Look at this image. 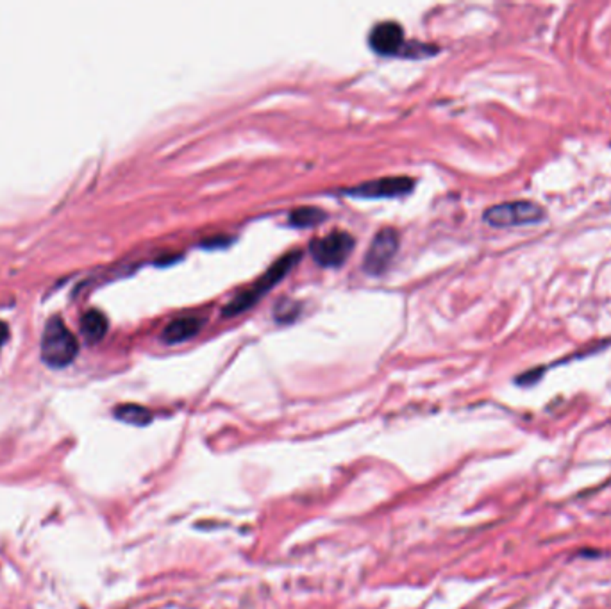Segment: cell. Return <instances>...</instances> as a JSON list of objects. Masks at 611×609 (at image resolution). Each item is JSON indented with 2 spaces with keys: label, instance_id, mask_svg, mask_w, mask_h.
Returning <instances> with one entry per match:
<instances>
[{
  "label": "cell",
  "instance_id": "1",
  "mask_svg": "<svg viewBox=\"0 0 611 609\" xmlns=\"http://www.w3.org/2000/svg\"><path fill=\"white\" fill-rule=\"evenodd\" d=\"M300 255H302V252L300 251H293L284 254L279 261H276V263L272 265V267L261 275L260 279L254 281L251 286L245 288V290H241L240 293H236L234 297H232L231 302L224 307V315L236 316L240 315V313H244L245 309H248V307L254 306V304H256L265 293H268L272 288L276 286V284L283 279L288 272L292 270V268L299 263Z\"/></svg>",
  "mask_w": 611,
  "mask_h": 609
},
{
  "label": "cell",
  "instance_id": "2",
  "mask_svg": "<svg viewBox=\"0 0 611 609\" xmlns=\"http://www.w3.org/2000/svg\"><path fill=\"white\" fill-rule=\"evenodd\" d=\"M79 352V342L59 315L47 320L41 336V358L48 367H66Z\"/></svg>",
  "mask_w": 611,
  "mask_h": 609
},
{
  "label": "cell",
  "instance_id": "3",
  "mask_svg": "<svg viewBox=\"0 0 611 609\" xmlns=\"http://www.w3.org/2000/svg\"><path fill=\"white\" fill-rule=\"evenodd\" d=\"M545 218V211L540 204L533 200H515V202H504L497 206L488 207L484 211L483 220L497 229L520 227V225H533L540 223Z\"/></svg>",
  "mask_w": 611,
  "mask_h": 609
},
{
  "label": "cell",
  "instance_id": "4",
  "mask_svg": "<svg viewBox=\"0 0 611 609\" xmlns=\"http://www.w3.org/2000/svg\"><path fill=\"white\" fill-rule=\"evenodd\" d=\"M354 248V238L347 231H332L315 238L309 245L313 259L322 267H342Z\"/></svg>",
  "mask_w": 611,
  "mask_h": 609
},
{
  "label": "cell",
  "instance_id": "5",
  "mask_svg": "<svg viewBox=\"0 0 611 609\" xmlns=\"http://www.w3.org/2000/svg\"><path fill=\"white\" fill-rule=\"evenodd\" d=\"M400 236L395 229L384 227L377 232L370 241L367 254L363 259V270L368 275H381L386 272L390 263L399 251Z\"/></svg>",
  "mask_w": 611,
  "mask_h": 609
},
{
  "label": "cell",
  "instance_id": "6",
  "mask_svg": "<svg viewBox=\"0 0 611 609\" xmlns=\"http://www.w3.org/2000/svg\"><path fill=\"white\" fill-rule=\"evenodd\" d=\"M415 181L412 177H383V179H374L368 183L358 184V186L345 190L344 193L358 199H392V197L406 195L413 190Z\"/></svg>",
  "mask_w": 611,
  "mask_h": 609
},
{
  "label": "cell",
  "instance_id": "7",
  "mask_svg": "<svg viewBox=\"0 0 611 609\" xmlns=\"http://www.w3.org/2000/svg\"><path fill=\"white\" fill-rule=\"evenodd\" d=\"M372 50L381 56H392L404 47V31L397 22H381L374 25L368 36Z\"/></svg>",
  "mask_w": 611,
  "mask_h": 609
},
{
  "label": "cell",
  "instance_id": "8",
  "mask_svg": "<svg viewBox=\"0 0 611 609\" xmlns=\"http://www.w3.org/2000/svg\"><path fill=\"white\" fill-rule=\"evenodd\" d=\"M202 326H204L202 316H197V315L179 316V318H174L172 322L164 327L163 336H161V338H163V342L168 343V345L186 342V340H190L192 336H195Z\"/></svg>",
  "mask_w": 611,
  "mask_h": 609
},
{
  "label": "cell",
  "instance_id": "9",
  "mask_svg": "<svg viewBox=\"0 0 611 609\" xmlns=\"http://www.w3.org/2000/svg\"><path fill=\"white\" fill-rule=\"evenodd\" d=\"M80 329L90 342H97L106 335L108 330V318L102 311L88 309L80 318Z\"/></svg>",
  "mask_w": 611,
  "mask_h": 609
},
{
  "label": "cell",
  "instance_id": "10",
  "mask_svg": "<svg viewBox=\"0 0 611 609\" xmlns=\"http://www.w3.org/2000/svg\"><path fill=\"white\" fill-rule=\"evenodd\" d=\"M324 220L325 213L313 206L297 207L290 213V223L295 225V227H311V225H316V223L324 222Z\"/></svg>",
  "mask_w": 611,
  "mask_h": 609
},
{
  "label": "cell",
  "instance_id": "11",
  "mask_svg": "<svg viewBox=\"0 0 611 609\" xmlns=\"http://www.w3.org/2000/svg\"><path fill=\"white\" fill-rule=\"evenodd\" d=\"M116 419H120L122 422L134 424V426H145L152 420L150 411L145 410L143 406H138V404H124V406H118L115 411Z\"/></svg>",
  "mask_w": 611,
  "mask_h": 609
},
{
  "label": "cell",
  "instance_id": "12",
  "mask_svg": "<svg viewBox=\"0 0 611 609\" xmlns=\"http://www.w3.org/2000/svg\"><path fill=\"white\" fill-rule=\"evenodd\" d=\"M8 336H9L8 323H6L4 320H0V346H2V343H4L6 340H8Z\"/></svg>",
  "mask_w": 611,
  "mask_h": 609
}]
</instances>
